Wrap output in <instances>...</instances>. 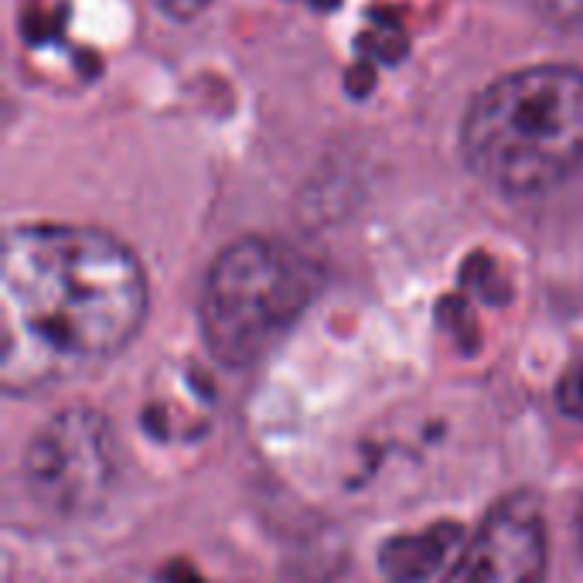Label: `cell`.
I'll return each mask as SVG.
<instances>
[{
	"label": "cell",
	"mask_w": 583,
	"mask_h": 583,
	"mask_svg": "<svg viewBox=\"0 0 583 583\" xmlns=\"http://www.w3.org/2000/svg\"><path fill=\"white\" fill-rule=\"evenodd\" d=\"M120 471L110 420L93 407H65L44 423L24 451L28 495L62 519L96 512Z\"/></svg>",
	"instance_id": "cell-4"
},
{
	"label": "cell",
	"mask_w": 583,
	"mask_h": 583,
	"mask_svg": "<svg viewBox=\"0 0 583 583\" xmlns=\"http://www.w3.org/2000/svg\"><path fill=\"white\" fill-rule=\"evenodd\" d=\"M461 154L505 195L570 182L583 167V69L529 65L481 89L461 120Z\"/></svg>",
	"instance_id": "cell-2"
},
{
	"label": "cell",
	"mask_w": 583,
	"mask_h": 583,
	"mask_svg": "<svg viewBox=\"0 0 583 583\" xmlns=\"http://www.w3.org/2000/svg\"><path fill=\"white\" fill-rule=\"evenodd\" d=\"M147 300L144 266L116 236L55 222L11 229L0 259L8 389L123 351L144 328Z\"/></svg>",
	"instance_id": "cell-1"
},
{
	"label": "cell",
	"mask_w": 583,
	"mask_h": 583,
	"mask_svg": "<svg viewBox=\"0 0 583 583\" xmlns=\"http://www.w3.org/2000/svg\"><path fill=\"white\" fill-rule=\"evenodd\" d=\"M556 402H560V410H563L570 420H580V423H583V362L573 366V369L563 376V382H560V389H556Z\"/></svg>",
	"instance_id": "cell-8"
},
{
	"label": "cell",
	"mask_w": 583,
	"mask_h": 583,
	"mask_svg": "<svg viewBox=\"0 0 583 583\" xmlns=\"http://www.w3.org/2000/svg\"><path fill=\"white\" fill-rule=\"evenodd\" d=\"M318 290V263L300 249L263 236L236 239L215 256L198 300L212 358L229 369L259 362L300 321Z\"/></svg>",
	"instance_id": "cell-3"
},
{
	"label": "cell",
	"mask_w": 583,
	"mask_h": 583,
	"mask_svg": "<svg viewBox=\"0 0 583 583\" xmlns=\"http://www.w3.org/2000/svg\"><path fill=\"white\" fill-rule=\"evenodd\" d=\"M532 4L550 24L583 34V0H532Z\"/></svg>",
	"instance_id": "cell-7"
},
{
	"label": "cell",
	"mask_w": 583,
	"mask_h": 583,
	"mask_svg": "<svg viewBox=\"0 0 583 583\" xmlns=\"http://www.w3.org/2000/svg\"><path fill=\"white\" fill-rule=\"evenodd\" d=\"M151 4L171 21H192V18H198L202 11L212 8V0H151Z\"/></svg>",
	"instance_id": "cell-9"
},
{
	"label": "cell",
	"mask_w": 583,
	"mask_h": 583,
	"mask_svg": "<svg viewBox=\"0 0 583 583\" xmlns=\"http://www.w3.org/2000/svg\"><path fill=\"white\" fill-rule=\"evenodd\" d=\"M576 540H580V550H583V505L576 512Z\"/></svg>",
	"instance_id": "cell-10"
},
{
	"label": "cell",
	"mask_w": 583,
	"mask_h": 583,
	"mask_svg": "<svg viewBox=\"0 0 583 583\" xmlns=\"http://www.w3.org/2000/svg\"><path fill=\"white\" fill-rule=\"evenodd\" d=\"M464 546V529L458 522H437L410 535H396L379 550V570L392 583H427Z\"/></svg>",
	"instance_id": "cell-6"
},
{
	"label": "cell",
	"mask_w": 583,
	"mask_h": 583,
	"mask_svg": "<svg viewBox=\"0 0 583 583\" xmlns=\"http://www.w3.org/2000/svg\"><path fill=\"white\" fill-rule=\"evenodd\" d=\"M546 566L550 532L543 505L529 491H519L484 515L443 583H543Z\"/></svg>",
	"instance_id": "cell-5"
}]
</instances>
